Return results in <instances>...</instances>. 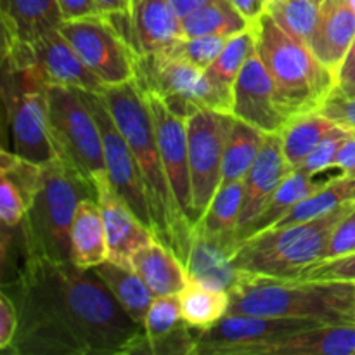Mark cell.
<instances>
[{
	"label": "cell",
	"mask_w": 355,
	"mask_h": 355,
	"mask_svg": "<svg viewBox=\"0 0 355 355\" xmlns=\"http://www.w3.org/2000/svg\"><path fill=\"white\" fill-rule=\"evenodd\" d=\"M2 291L17 311L12 354H151L144 324L128 315L94 269L24 255Z\"/></svg>",
	"instance_id": "6da1fadb"
},
{
	"label": "cell",
	"mask_w": 355,
	"mask_h": 355,
	"mask_svg": "<svg viewBox=\"0 0 355 355\" xmlns=\"http://www.w3.org/2000/svg\"><path fill=\"white\" fill-rule=\"evenodd\" d=\"M101 96L106 101L114 123L127 139L141 168L151 214L153 234L159 243L168 246L186 266L193 245L194 227L180 211L170 187L144 92L139 83L132 80L121 85L106 87Z\"/></svg>",
	"instance_id": "7a4b0ae2"
},
{
	"label": "cell",
	"mask_w": 355,
	"mask_h": 355,
	"mask_svg": "<svg viewBox=\"0 0 355 355\" xmlns=\"http://www.w3.org/2000/svg\"><path fill=\"white\" fill-rule=\"evenodd\" d=\"M229 314L355 322L354 281H314L243 272L229 293Z\"/></svg>",
	"instance_id": "3957f363"
},
{
	"label": "cell",
	"mask_w": 355,
	"mask_h": 355,
	"mask_svg": "<svg viewBox=\"0 0 355 355\" xmlns=\"http://www.w3.org/2000/svg\"><path fill=\"white\" fill-rule=\"evenodd\" d=\"M253 24L257 54L272 76L279 110L290 120L321 110L335 90L336 73L307 44L286 33L267 12Z\"/></svg>",
	"instance_id": "277c9868"
},
{
	"label": "cell",
	"mask_w": 355,
	"mask_h": 355,
	"mask_svg": "<svg viewBox=\"0 0 355 355\" xmlns=\"http://www.w3.org/2000/svg\"><path fill=\"white\" fill-rule=\"evenodd\" d=\"M97 198L96 187L73 172L64 162L54 158L44 165L40 189L21 222L26 257L73 262L71 225L76 207L83 198Z\"/></svg>",
	"instance_id": "5b68a950"
},
{
	"label": "cell",
	"mask_w": 355,
	"mask_h": 355,
	"mask_svg": "<svg viewBox=\"0 0 355 355\" xmlns=\"http://www.w3.org/2000/svg\"><path fill=\"white\" fill-rule=\"evenodd\" d=\"M352 210H355V203L314 220L270 227L250 236L239 243L234 266L248 274L300 277L307 267L321 260L329 234Z\"/></svg>",
	"instance_id": "8992f818"
},
{
	"label": "cell",
	"mask_w": 355,
	"mask_h": 355,
	"mask_svg": "<svg viewBox=\"0 0 355 355\" xmlns=\"http://www.w3.org/2000/svg\"><path fill=\"white\" fill-rule=\"evenodd\" d=\"M47 96L49 127L55 158L96 187V180L106 175L103 137L83 92L49 83Z\"/></svg>",
	"instance_id": "52a82bcc"
},
{
	"label": "cell",
	"mask_w": 355,
	"mask_h": 355,
	"mask_svg": "<svg viewBox=\"0 0 355 355\" xmlns=\"http://www.w3.org/2000/svg\"><path fill=\"white\" fill-rule=\"evenodd\" d=\"M59 30L104 87L135 80L137 55L106 16L96 14L62 21Z\"/></svg>",
	"instance_id": "ba28073f"
},
{
	"label": "cell",
	"mask_w": 355,
	"mask_h": 355,
	"mask_svg": "<svg viewBox=\"0 0 355 355\" xmlns=\"http://www.w3.org/2000/svg\"><path fill=\"white\" fill-rule=\"evenodd\" d=\"M135 82L144 92L184 97L200 110L232 113V90L224 89L207 71L166 51L139 55Z\"/></svg>",
	"instance_id": "9c48e42d"
},
{
	"label": "cell",
	"mask_w": 355,
	"mask_h": 355,
	"mask_svg": "<svg viewBox=\"0 0 355 355\" xmlns=\"http://www.w3.org/2000/svg\"><path fill=\"white\" fill-rule=\"evenodd\" d=\"M232 120V113L214 110H198L187 118L194 225L208 210L222 184L225 141Z\"/></svg>",
	"instance_id": "30bf717a"
},
{
	"label": "cell",
	"mask_w": 355,
	"mask_h": 355,
	"mask_svg": "<svg viewBox=\"0 0 355 355\" xmlns=\"http://www.w3.org/2000/svg\"><path fill=\"white\" fill-rule=\"evenodd\" d=\"M326 324L314 319L270 315L225 314L201 331L196 355H262L269 343L312 326Z\"/></svg>",
	"instance_id": "8fae6325"
},
{
	"label": "cell",
	"mask_w": 355,
	"mask_h": 355,
	"mask_svg": "<svg viewBox=\"0 0 355 355\" xmlns=\"http://www.w3.org/2000/svg\"><path fill=\"white\" fill-rule=\"evenodd\" d=\"M87 104L99 125L101 137H103L104 165H106V177L110 180L114 193L130 207V210L137 215L139 220L151 229L153 222L149 214L148 196H146L144 180H142L141 168H139L135 156L128 146L127 139L114 123L106 101L101 94L83 92Z\"/></svg>",
	"instance_id": "7c38bea8"
},
{
	"label": "cell",
	"mask_w": 355,
	"mask_h": 355,
	"mask_svg": "<svg viewBox=\"0 0 355 355\" xmlns=\"http://www.w3.org/2000/svg\"><path fill=\"white\" fill-rule=\"evenodd\" d=\"M144 92V90H142ZM155 123L156 139L170 187L184 217L194 227L193 186H191L189 148H187V120L177 116L166 107L162 97L144 92Z\"/></svg>",
	"instance_id": "4fadbf2b"
},
{
	"label": "cell",
	"mask_w": 355,
	"mask_h": 355,
	"mask_svg": "<svg viewBox=\"0 0 355 355\" xmlns=\"http://www.w3.org/2000/svg\"><path fill=\"white\" fill-rule=\"evenodd\" d=\"M232 114L266 134H279L290 121L277 106L276 85L257 51L232 87Z\"/></svg>",
	"instance_id": "5bb4252c"
},
{
	"label": "cell",
	"mask_w": 355,
	"mask_h": 355,
	"mask_svg": "<svg viewBox=\"0 0 355 355\" xmlns=\"http://www.w3.org/2000/svg\"><path fill=\"white\" fill-rule=\"evenodd\" d=\"M283 153L281 134H267L259 156L243 179V207L238 222L239 241H243L248 229L259 220L269 205L270 198L291 172Z\"/></svg>",
	"instance_id": "9a60e30c"
},
{
	"label": "cell",
	"mask_w": 355,
	"mask_h": 355,
	"mask_svg": "<svg viewBox=\"0 0 355 355\" xmlns=\"http://www.w3.org/2000/svg\"><path fill=\"white\" fill-rule=\"evenodd\" d=\"M96 191L106 229L107 260L118 266L130 267L134 253L156 239L155 234L114 193L106 175L96 180Z\"/></svg>",
	"instance_id": "2e32d148"
},
{
	"label": "cell",
	"mask_w": 355,
	"mask_h": 355,
	"mask_svg": "<svg viewBox=\"0 0 355 355\" xmlns=\"http://www.w3.org/2000/svg\"><path fill=\"white\" fill-rule=\"evenodd\" d=\"M31 49L49 83L71 87V89L92 94H101L106 89L97 80V76L83 64L80 55L66 40L59 28L31 42Z\"/></svg>",
	"instance_id": "e0dca14e"
},
{
	"label": "cell",
	"mask_w": 355,
	"mask_h": 355,
	"mask_svg": "<svg viewBox=\"0 0 355 355\" xmlns=\"http://www.w3.org/2000/svg\"><path fill=\"white\" fill-rule=\"evenodd\" d=\"M239 241L208 236L194 229L193 245L186 269L189 279L198 281L211 290L231 293L241 279V270L234 266Z\"/></svg>",
	"instance_id": "ac0fdd59"
},
{
	"label": "cell",
	"mask_w": 355,
	"mask_h": 355,
	"mask_svg": "<svg viewBox=\"0 0 355 355\" xmlns=\"http://www.w3.org/2000/svg\"><path fill=\"white\" fill-rule=\"evenodd\" d=\"M355 38V10L349 0H322L311 51L338 75Z\"/></svg>",
	"instance_id": "d6986e66"
},
{
	"label": "cell",
	"mask_w": 355,
	"mask_h": 355,
	"mask_svg": "<svg viewBox=\"0 0 355 355\" xmlns=\"http://www.w3.org/2000/svg\"><path fill=\"white\" fill-rule=\"evenodd\" d=\"M182 37V21L170 0H141L132 17V49L137 58L163 51Z\"/></svg>",
	"instance_id": "ffe728a7"
},
{
	"label": "cell",
	"mask_w": 355,
	"mask_h": 355,
	"mask_svg": "<svg viewBox=\"0 0 355 355\" xmlns=\"http://www.w3.org/2000/svg\"><path fill=\"white\" fill-rule=\"evenodd\" d=\"M262 355H355V322L319 324L269 343Z\"/></svg>",
	"instance_id": "44dd1931"
},
{
	"label": "cell",
	"mask_w": 355,
	"mask_h": 355,
	"mask_svg": "<svg viewBox=\"0 0 355 355\" xmlns=\"http://www.w3.org/2000/svg\"><path fill=\"white\" fill-rule=\"evenodd\" d=\"M62 21L58 0H2L3 42L31 44Z\"/></svg>",
	"instance_id": "7402d4cb"
},
{
	"label": "cell",
	"mask_w": 355,
	"mask_h": 355,
	"mask_svg": "<svg viewBox=\"0 0 355 355\" xmlns=\"http://www.w3.org/2000/svg\"><path fill=\"white\" fill-rule=\"evenodd\" d=\"M130 267L142 277L155 297L179 295L189 283L182 260L158 239H153L134 253Z\"/></svg>",
	"instance_id": "603a6c76"
},
{
	"label": "cell",
	"mask_w": 355,
	"mask_h": 355,
	"mask_svg": "<svg viewBox=\"0 0 355 355\" xmlns=\"http://www.w3.org/2000/svg\"><path fill=\"white\" fill-rule=\"evenodd\" d=\"M338 175H343V172L338 166H333V168L324 170V172L319 173H305L302 172V170H291V172L288 173L286 179L283 180V184L277 187L274 196L270 198L269 205H267L266 210L262 211L259 220L248 229V232H246L243 239L272 227V225L276 224V222H279L291 208L297 207V205L300 203V201H304L305 198L318 193L321 187H324L326 184H329Z\"/></svg>",
	"instance_id": "cb8c5ba5"
},
{
	"label": "cell",
	"mask_w": 355,
	"mask_h": 355,
	"mask_svg": "<svg viewBox=\"0 0 355 355\" xmlns=\"http://www.w3.org/2000/svg\"><path fill=\"white\" fill-rule=\"evenodd\" d=\"M71 260L75 266L92 269L107 260V238L97 198H83L71 225Z\"/></svg>",
	"instance_id": "d4e9b609"
},
{
	"label": "cell",
	"mask_w": 355,
	"mask_h": 355,
	"mask_svg": "<svg viewBox=\"0 0 355 355\" xmlns=\"http://www.w3.org/2000/svg\"><path fill=\"white\" fill-rule=\"evenodd\" d=\"M92 269L103 279V283L110 288L111 293L120 302L121 307L128 312V315L144 324L146 314H148L149 307L155 300V293L149 290L142 277L130 267L118 266L110 260L92 267Z\"/></svg>",
	"instance_id": "484cf974"
},
{
	"label": "cell",
	"mask_w": 355,
	"mask_h": 355,
	"mask_svg": "<svg viewBox=\"0 0 355 355\" xmlns=\"http://www.w3.org/2000/svg\"><path fill=\"white\" fill-rule=\"evenodd\" d=\"M335 127L336 123H333L321 111H312V113L298 114V116L291 118L284 125L283 130L279 132L288 165L293 170L298 168L305 162V158L311 155L312 149Z\"/></svg>",
	"instance_id": "4316f807"
},
{
	"label": "cell",
	"mask_w": 355,
	"mask_h": 355,
	"mask_svg": "<svg viewBox=\"0 0 355 355\" xmlns=\"http://www.w3.org/2000/svg\"><path fill=\"white\" fill-rule=\"evenodd\" d=\"M352 203H355V177L343 173V175H338L331 182L326 184L324 187H321L318 193L300 201L272 227H286V225L314 220V218L328 215Z\"/></svg>",
	"instance_id": "83f0119b"
},
{
	"label": "cell",
	"mask_w": 355,
	"mask_h": 355,
	"mask_svg": "<svg viewBox=\"0 0 355 355\" xmlns=\"http://www.w3.org/2000/svg\"><path fill=\"white\" fill-rule=\"evenodd\" d=\"M266 135V132L234 116L225 141L222 182H236L245 179L262 149Z\"/></svg>",
	"instance_id": "f1b7e54d"
},
{
	"label": "cell",
	"mask_w": 355,
	"mask_h": 355,
	"mask_svg": "<svg viewBox=\"0 0 355 355\" xmlns=\"http://www.w3.org/2000/svg\"><path fill=\"white\" fill-rule=\"evenodd\" d=\"M243 180L222 182L215 193L210 207L205 211L194 229L208 236L239 241L238 222L243 207ZM241 243V241H239Z\"/></svg>",
	"instance_id": "f546056e"
},
{
	"label": "cell",
	"mask_w": 355,
	"mask_h": 355,
	"mask_svg": "<svg viewBox=\"0 0 355 355\" xmlns=\"http://www.w3.org/2000/svg\"><path fill=\"white\" fill-rule=\"evenodd\" d=\"M250 26L231 0H211L182 19L184 37H232Z\"/></svg>",
	"instance_id": "4dcf8cb0"
},
{
	"label": "cell",
	"mask_w": 355,
	"mask_h": 355,
	"mask_svg": "<svg viewBox=\"0 0 355 355\" xmlns=\"http://www.w3.org/2000/svg\"><path fill=\"white\" fill-rule=\"evenodd\" d=\"M177 297L182 318L201 331L229 312V293L211 290L198 281L189 279L187 286Z\"/></svg>",
	"instance_id": "1f68e13d"
},
{
	"label": "cell",
	"mask_w": 355,
	"mask_h": 355,
	"mask_svg": "<svg viewBox=\"0 0 355 355\" xmlns=\"http://www.w3.org/2000/svg\"><path fill=\"white\" fill-rule=\"evenodd\" d=\"M257 51L255 24L227 38L218 58L207 69L208 76L224 89L232 90L243 66Z\"/></svg>",
	"instance_id": "d6a6232c"
},
{
	"label": "cell",
	"mask_w": 355,
	"mask_h": 355,
	"mask_svg": "<svg viewBox=\"0 0 355 355\" xmlns=\"http://www.w3.org/2000/svg\"><path fill=\"white\" fill-rule=\"evenodd\" d=\"M322 0H270L266 12L286 33L304 44H311L318 28Z\"/></svg>",
	"instance_id": "836d02e7"
},
{
	"label": "cell",
	"mask_w": 355,
	"mask_h": 355,
	"mask_svg": "<svg viewBox=\"0 0 355 355\" xmlns=\"http://www.w3.org/2000/svg\"><path fill=\"white\" fill-rule=\"evenodd\" d=\"M184 322H186V319L182 318V312H180V304L177 295L155 297L144 319L149 349H151L153 343L159 342L162 338L168 336L170 333L179 329Z\"/></svg>",
	"instance_id": "e575fe53"
},
{
	"label": "cell",
	"mask_w": 355,
	"mask_h": 355,
	"mask_svg": "<svg viewBox=\"0 0 355 355\" xmlns=\"http://www.w3.org/2000/svg\"><path fill=\"white\" fill-rule=\"evenodd\" d=\"M229 37H182L163 51L207 71L218 58Z\"/></svg>",
	"instance_id": "d590c367"
},
{
	"label": "cell",
	"mask_w": 355,
	"mask_h": 355,
	"mask_svg": "<svg viewBox=\"0 0 355 355\" xmlns=\"http://www.w3.org/2000/svg\"><path fill=\"white\" fill-rule=\"evenodd\" d=\"M350 134H352V132L336 125V127L333 128V130L329 132L314 149H312V153L305 158V162L295 170H302V172L305 173H319L336 166L335 163L336 158H338L340 149H342L343 142L350 137Z\"/></svg>",
	"instance_id": "8d00e7d4"
},
{
	"label": "cell",
	"mask_w": 355,
	"mask_h": 355,
	"mask_svg": "<svg viewBox=\"0 0 355 355\" xmlns=\"http://www.w3.org/2000/svg\"><path fill=\"white\" fill-rule=\"evenodd\" d=\"M30 210L26 196L23 191L7 175L0 173V220L3 227H16L26 217Z\"/></svg>",
	"instance_id": "74e56055"
},
{
	"label": "cell",
	"mask_w": 355,
	"mask_h": 355,
	"mask_svg": "<svg viewBox=\"0 0 355 355\" xmlns=\"http://www.w3.org/2000/svg\"><path fill=\"white\" fill-rule=\"evenodd\" d=\"M300 277L314 281H354L355 283V252L338 259L312 263Z\"/></svg>",
	"instance_id": "f35d334b"
},
{
	"label": "cell",
	"mask_w": 355,
	"mask_h": 355,
	"mask_svg": "<svg viewBox=\"0 0 355 355\" xmlns=\"http://www.w3.org/2000/svg\"><path fill=\"white\" fill-rule=\"evenodd\" d=\"M355 252V210L342 218L329 234L321 260L338 259ZM319 260V262H321Z\"/></svg>",
	"instance_id": "ab89813d"
},
{
	"label": "cell",
	"mask_w": 355,
	"mask_h": 355,
	"mask_svg": "<svg viewBox=\"0 0 355 355\" xmlns=\"http://www.w3.org/2000/svg\"><path fill=\"white\" fill-rule=\"evenodd\" d=\"M321 111L324 116H328L333 123L347 128V130L355 134V99H347V97L338 96L333 90L331 96L328 97L324 104L321 106Z\"/></svg>",
	"instance_id": "60d3db41"
},
{
	"label": "cell",
	"mask_w": 355,
	"mask_h": 355,
	"mask_svg": "<svg viewBox=\"0 0 355 355\" xmlns=\"http://www.w3.org/2000/svg\"><path fill=\"white\" fill-rule=\"evenodd\" d=\"M17 331V311L6 291L0 293V349L9 350Z\"/></svg>",
	"instance_id": "b9f144b4"
},
{
	"label": "cell",
	"mask_w": 355,
	"mask_h": 355,
	"mask_svg": "<svg viewBox=\"0 0 355 355\" xmlns=\"http://www.w3.org/2000/svg\"><path fill=\"white\" fill-rule=\"evenodd\" d=\"M64 21L80 19V17L101 14L96 0H58Z\"/></svg>",
	"instance_id": "7bdbcfd3"
},
{
	"label": "cell",
	"mask_w": 355,
	"mask_h": 355,
	"mask_svg": "<svg viewBox=\"0 0 355 355\" xmlns=\"http://www.w3.org/2000/svg\"><path fill=\"white\" fill-rule=\"evenodd\" d=\"M335 92L347 99H355V58L345 61L336 75Z\"/></svg>",
	"instance_id": "ee69618b"
},
{
	"label": "cell",
	"mask_w": 355,
	"mask_h": 355,
	"mask_svg": "<svg viewBox=\"0 0 355 355\" xmlns=\"http://www.w3.org/2000/svg\"><path fill=\"white\" fill-rule=\"evenodd\" d=\"M335 165L338 166L345 175L355 177V134L354 132L350 134V137L343 142Z\"/></svg>",
	"instance_id": "f6af8a7d"
},
{
	"label": "cell",
	"mask_w": 355,
	"mask_h": 355,
	"mask_svg": "<svg viewBox=\"0 0 355 355\" xmlns=\"http://www.w3.org/2000/svg\"><path fill=\"white\" fill-rule=\"evenodd\" d=\"M232 6L250 21V23H255L259 21V17L266 12L267 3L263 0H231Z\"/></svg>",
	"instance_id": "bcb514c9"
},
{
	"label": "cell",
	"mask_w": 355,
	"mask_h": 355,
	"mask_svg": "<svg viewBox=\"0 0 355 355\" xmlns=\"http://www.w3.org/2000/svg\"><path fill=\"white\" fill-rule=\"evenodd\" d=\"M97 9L103 16L110 17V16H123L128 17V3L127 0H96ZM130 21V19H128Z\"/></svg>",
	"instance_id": "7dc6e473"
},
{
	"label": "cell",
	"mask_w": 355,
	"mask_h": 355,
	"mask_svg": "<svg viewBox=\"0 0 355 355\" xmlns=\"http://www.w3.org/2000/svg\"><path fill=\"white\" fill-rule=\"evenodd\" d=\"M211 0H170V3H172L173 10H175L177 16L180 17V21L184 19V17H187L189 14H193L194 10H198L200 7L207 6V3H210Z\"/></svg>",
	"instance_id": "c3c4849f"
},
{
	"label": "cell",
	"mask_w": 355,
	"mask_h": 355,
	"mask_svg": "<svg viewBox=\"0 0 355 355\" xmlns=\"http://www.w3.org/2000/svg\"><path fill=\"white\" fill-rule=\"evenodd\" d=\"M127 3H128V19H130V26H132V17H134V12L139 7V3H141V0H127Z\"/></svg>",
	"instance_id": "681fc988"
},
{
	"label": "cell",
	"mask_w": 355,
	"mask_h": 355,
	"mask_svg": "<svg viewBox=\"0 0 355 355\" xmlns=\"http://www.w3.org/2000/svg\"><path fill=\"white\" fill-rule=\"evenodd\" d=\"M354 58H355V38H354L352 45H350V51H349V54H347L345 61H350V59H354ZM345 61H343V62H345Z\"/></svg>",
	"instance_id": "f907efd6"
},
{
	"label": "cell",
	"mask_w": 355,
	"mask_h": 355,
	"mask_svg": "<svg viewBox=\"0 0 355 355\" xmlns=\"http://www.w3.org/2000/svg\"><path fill=\"white\" fill-rule=\"evenodd\" d=\"M349 2H350V6H352L354 10H355V0H349Z\"/></svg>",
	"instance_id": "816d5d0a"
},
{
	"label": "cell",
	"mask_w": 355,
	"mask_h": 355,
	"mask_svg": "<svg viewBox=\"0 0 355 355\" xmlns=\"http://www.w3.org/2000/svg\"><path fill=\"white\" fill-rule=\"evenodd\" d=\"M263 2H266V3H269V2H270V0H263Z\"/></svg>",
	"instance_id": "f5cc1de1"
}]
</instances>
